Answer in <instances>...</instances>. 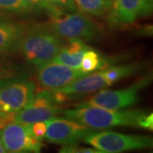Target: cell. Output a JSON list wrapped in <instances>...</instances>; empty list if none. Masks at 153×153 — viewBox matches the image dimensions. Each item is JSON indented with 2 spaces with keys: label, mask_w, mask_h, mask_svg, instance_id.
Segmentation results:
<instances>
[{
  "label": "cell",
  "mask_w": 153,
  "mask_h": 153,
  "mask_svg": "<svg viewBox=\"0 0 153 153\" xmlns=\"http://www.w3.org/2000/svg\"><path fill=\"white\" fill-rule=\"evenodd\" d=\"M60 152L62 153H100L95 148L82 147V146H77L75 144H70V145H64L63 147H61Z\"/></svg>",
  "instance_id": "cell-19"
},
{
  "label": "cell",
  "mask_w": 153,
  "mask_h": 153,
  "mask_svg": "<svg viewBox=\"0 0 153 153\" xmlns=\"http://www.w3.org/2000/svg\"><path fill=\"white\" fill-rule=\"evenodd\" d=\"M45 136L50 142L59 145H70L83 140L94 130L72 119L54 117L46 122Z\"/></svg>",
  "instance_id": "cell-8"
},
{
  "label": "cell",
  "mask_w": 153,
  "mask_h": 153,
  "mask_svg": "<svg viewBox=\"0 0 153 153\" xmlns=\"http://www.w3.org/2000/svg\"><path fill=\"white\" fill-rule=\"evenodd\" d=\"M83 141L97 149L100 153H118L152 148L153 140L146 135L126 134L113 131L92 132Z\"/></svg>",
  "instance_id": "cell-3"
},
{
  "label": "cell",
  "mask_w": 153,
  "mask_h": 153,
  "mask_svg": "<svg viewBox=\"0 0 153 153\" xmlns=\"http://www.w3.org/2000/svg\"></svg>",
  "instance_id": "cell-24"
},
{
  "label": "cell",
  "mask_w": 153,
  "mask_h": 153,
  "mask_svg": "<svg viewBox=\"0 0 153 153\" xmlns=\"http://www.w3.org/2000/svg\"><path fill=\"white\" fill-rule=\"evenodd\" d=\"M28 126L33 135L36 139H38L39 140H42L44 139L45 136V133H46V128H47L46 122H38L32 124H28Z\"/></svg>",
  "instance_id": "cell-20"
},
{
  "label": "cell",
  "mask_w": 153,
  "mask_h": 153,
  "mask_svg": "<svg viewBox=\"0 0 153 153\" xmlns=\"http://www.w3.org/2000/svg\"><path fill=\"white\" fill-rule=\"evenodd\" d=\"M1 139L6 152H40L42 142L33 136L28 124L10 121L2 128Z\"/></svg>",
  "instance_id": "cell-6"
},
{
  "label": "cell",
  "mask_w": 153,
  "mask_h": 153,
  "mask_svg": "<svg viewBox=\"0 0 153 153\" xmlns=\"http://www.w3.org/2000/svg\"><path fill=\"white\" fill-rule=\"evenodd\" d=\"M62 111L59 105L33 106L27 105L14 115L13 120L24 124H32L38 122H47L56 117Z\"/></svg>",
  "instance_id": "cell-13"
},
{
  "label": "cell",
  "mask_w": 153,
  "mask_h": 153,
  "mask_svg": "<svg viewBox=\"0 0 153 153\" xmlns=\"http://www.w3.org/2000/svg\"><path fill=\"white\" fill-rule=\"evenodd\" d=\"M6 152L5 149L3 146V143H2V139H1V129H0V153H4Z\"/></svg>",
  "instance_id": "cell-23"
},
{
  "label": "cell",
  "mask_w": 153,
  "mask_h": 153,
  "mask_svg": "<svg viewBox=\"0 0 153 153\" xmlns=\"http://www.w3.org/2000/svg\"><path fill=\"white\" fill-rule=\"evenodd\" d=\"M25 34L21 25L0 20V54L18 49V44Z\"/></svg>",
  "instance_id": "cell-14"
},
{
  "label": "cell",
  "mask_w": 153,
  "mask_h": 153,
  "mask_svg": "<svg viewBox=\"0 0 153 153\" xmlns=\"http://www.w3.org/2000/svg\"><path fill=\"white\" fill-rule=\"evenodd\" d=\"M64 44L59 36L49 32H33L24 34L18 49L28 63L40 67L49 62Z\"/></svg>",
  "instance_id": "cell-2"
},
{
  "label": "cell",
  "mask_w": 153,
  "mask_h": 153,
  "mask_svg": "<svg viewBox=\"0 0 153 153\" xmlns=\"http://www.w3.org/2000/svg\"><path fill=\"white\" fill-rule=\"evenodd\" d=\"M30 5L34 7H39V8H48L52 7L50 4V2L48 0H25Z\"/></svg>",
  "instance_id": "cell-21"
},
{
  "label": "cell",
  "mask_w": 153,
  "mask_h": 153,
  "mask_svg": "<svg viewBox=\"0 0 153 153\" xmlns=\"http://www.w3.org/2000/svg\"><path fill=\"white\" fill-rule=\"evenodd\" d=\"M147 82H149V79H142L130 87L119 90L102 88L81 105L110 110L126 109L138 103L140 100L139 92Z\"/></svg>",
  "instance_id": "cell-5"
},
{
  "label": "cell",
  "mask_w": 153,
  "mask_h": 153,
  "mask_svg": "<svg viewBox=\"0 0 153 153\" xmlns=\"http://www.w3.org/2000/svg\"><path fill=\"white\" fill-rule=\"evenodd\" d=\"M152 9V0H113L108 22L112 27L130 25L149 15Z\"/></svg>",
  "instance_id": "cell-10"
},
{
  "label": "cell",
  "mask_w": 153,
  "mask_h": 153,
  "mask_svg": "<svg viewBox=\"0 0 153 153\" xmlns=\"http://www.w3.org/2000/svg\"><path fill=\"white\" fill-rule=\"evenodd\" d=\"M47 26L51 33L67 39L79 38L88 41L95 39L99 35L96 25L82 13L54 15Z\"/></svg>",
  "instance_id": "cell-4"
},
{
  "label": "cell",
  "mask_w": 153,
  "mask_h": 153,
  "mask_svg": "<svg viewBox=\"0 0 153 153\" xmlns=\"http://www.w3.org/2000/svg\"><path fill=\"white\" fill-rule=\"evenodd\" d=\"M105 65L106 61L98 52L88 49L82 55L80 70L83 73L87 74L98 69H103Z\"/></svg>",
  "instance_id": "cell-17"
},
{
  "label": "cell",
  "mask_w": 153,
  "mask_h": 153,
  "mask_svg": "<svg viewBox=\"0 0 153 153\" xmlns=\"http://www.w3.org/2000/svg\"><path fill=\"white\" fill-rule=\"evenodd\" d=\"M49 2H52L54 4H66L69 2H71V0H48Z\"/></svg>",
  "instance_id": "cell-22"
},
{
  "label": "cell",
  "mask_w": 153,
  "mask_h": 153,
  "mask_svg": "<svg viewBox=\"0 0 153 153\" xmlns=\"http://www.w3.org/2000/svg\"><path fill=\"white\" fill-rule=\"evenodd\" d=\"M112 85L105 68L94 73L84 74L66 87L59 90L69 96L83 95L100 90ZM57 90V89H56Z\"/></svg>",
  "instance_id": "cell-11"
},
{
  "label": "cell",
  "mask_w": 153,
  "mask_h": 153,
  "mask_svg": "<svg viewBox=\"0 0 153 153\" xmlns=\"http://www.w3.org/2000/svg\"><path fill=\"white\" fill-rule=\"evenodd\" d=\"M35 91L34 82L27 79L0 88V113L15 115L31 102Z\"/></svg>",
  "instance_id": "cell-7"
},
{
  "label": "cell",
  "mask_w": 153,
  "mask_h": 153,
  "mask_svg": "<svg viewBox=\"0 0 153 153\" xmlns=\"http://www.w3.org/2000/svg\"><path fill=\"white\" fill-rule=\"evenodd\" d=\"M26 79H27V74L22 66L0 58V88Z\"/></svg>",
  "instance_id": "cell-15"
},
{
  "label": "cell",
  "mask_w": 153,
  "mask_h": 153,
  "mask_svg": "<svg viewBox=\"0 0 153 153\" xmlns=\"http://www.w3.org/2000/svg\"><path fill=\"white\" fill-rule=\"evenodd\" d=\"M88 49L89 47L82 39H70L68 44L66 46L63 45L57 55L50 61L63 64L71 68L80 70L82 55Z\"/></svg>",
  "instance_id": "cell-12"
},
{
  "label": "cell",
  "mask_w": 153,
  "mask_h": 153,
  "mask_svg": "<svg viewBox=\"0 0 153 153\" xmlns=\"http://www.w3.org/2000/svg\"><path fill=\"white\" fill-rule=\"evenodd\" d=\"M78 10L94 16H102L110 11L113 0H73Z\"/></svg>",
  "instance_id": "cell-16"
},
{
  "label": "cell",
  "mask_w": 153,
  "mask_h": 153,
  "mask_svg": "<svg viewBox=\"0 0 153 153\" xmlns=\"http://www.w3.org/2000/svg\"><path fill=\"white\" fill-rule=\"evenodd\" d=\"M0 10L15 13H28L33 7L25 0H0Z\"/></svg>",
  "instance_id": "cell-18"
},
{
  "label": "cell",
  "mask_w": 153,
  "mask_h": 153,
  "mask_svg": "<svg viewBox=\"0 0 153 153\" xmlns=\"http://www.w3.org/2000/svg\"><path fill=\"white\" fill-rule=\"evenodd\" d=\"M146 114V112L138 110H110L85 105H80L75 109L64 111L67 118L76 121L94 130L115 127L141 128Z\"/></svg>",
  "instance_id": "cell-1"
},
{
  "label": "cell",
  "mask_w": 153,
  "mask_h": 153,
  "mask_svg": "<svg viewBox=\"0 0 153 153\" xmlns=\"http://www.w3.org/2000/svg\"><path fill=\"white\" fill-rule=\"evenodd\" d=\"M84 74L81 70L49 61L38 67L37 77L39 84L44 89L56 90L69 85Z\"/></svg>",
  "instance_id": "cell-9"
}]
</instances>
